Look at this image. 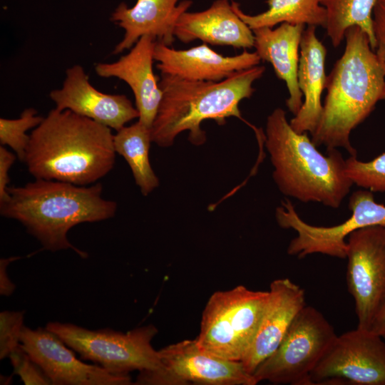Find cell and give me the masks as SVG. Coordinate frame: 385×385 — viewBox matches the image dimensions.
<instances>
[{
    "mask_svg": "<svg viewBox=\"0 0 385 385\" xmlns=\"http://www.w3.org/2000/svg\"><path fill=\"white\" fill-rule=\"evenodd\" d=\"M154 59L161 74L190 81H220L234 73L259 65L256 52L244 51L234 56H224L206 44L186 50H176L156 41Z\"/></svg>",
    "mask_w": 385,
    "mask_h": 385,
    "instance_id": "obj_15",
    "label": "cell"
},
{
    "mask_svg": "<svg viewBox=\"0 0 385 385\" xmlns=\"http://www.w3.org/2000/svg\"><path fill=\"white\" fill-rule=\"evenodd\" d=\"M49 96L57 110L71 111L116 131L139 118L138 109L126 96L98 91L91 84L80 65L66 70L62 88L53 90Z\"/></svg>",
    "mask_w": 385,
    "mask_h": 385,
    "instance_id": "obj_14",
    "label": "cell"
},
{
    "mask_svg": "<svg viewBox=\"0 0 385 385\" xmlns=\"http://www.w3.org/2000/svg\"><path fill=\"white\" fill-rule=\"evenodd\" d=\"M16 158V156L4 145L0 146V202L5 201L9 197L7 192L10 181L9 171Z\"/></svg>",
    "mask_w": 385,
    "mask_h": 385,
    "instance_id": "obj_29",
    "label": "cell"
},
{
    "mask_svg": "<svg viewBox=\"0 0 385 385\" xmlns=\"http://www.w3.org/2000/svg\"><path fill=\"white\" fill-rule=\"evenodd\" d=\"M21 347L41 366L54 385H129V375L109 373L98 365L78 359L72 349L45 328L24 326Z\"/></svg>",
    "mask_w": 385,
    "mask_h": 385,
    "instance_id": "obj_13",
    "label": "cell"
},
{
    "mask_svg": "<svg viewBox=\"0 0 385 385\" xmlns=\"http://www.w3.org/2000/svg\"><path fill=\"white\" fill-rule=\"evenodd\" d=\"M304 29V25L282 23L276 29L261 27L252 30L255 52L261 61L270 63L277 76L285 82L289 92L286 105L294 115L303 103L297 72L299 49Z\"/></svg>",
    "mask_w": 385,
    "mask_h": 385,
    "instance_id": "obj_20",
    "label": "cell"
},
{
    "mask_svg": "<svg viewBox=\"0 0 385 385\" xmlns=\"http://www.w3.org/2000/svg\"><path fill=\"white\" fill-rule=\"evenodd\" d=\"M192 4L191 0H137L133 6L128 7L121 2L111 16L112 21L125 30L113 53L130 49L145 35L170 46L175 39L178 19Z\"/></svg>",
    "mask_w": 385,
    "mask_h": 385,
    "instance_id": "obj_18",
    "label": "cell"
},
{
    "mask_svg": "<svg viewBox=\"0 0 385 385\" xmlns=\"http://www.w3.org/2000/svg\"><path fill=\"white\" fill-rule=\"evenodd\" d=\"M356 328L337 336L310 375V384L385 385V342Z\"/></svg>",
    "mask_w": 385,
    "mask_h": 385,
    "instance_id": "obj_11",
    "label": "cell"
},
{
    "mask_svg": "<svg viewBox=\"0 0 385 385\" xmlns=\"http://www.w3.org/2000/svg\"><path fill=\"white\" fill-rule=\"evenodd\" d=\"M102 192L101 183L86 187L36 179L21 187H8L9 197L0 202V214L20 222L44 250L72 249L86 258L87 253L74 247L67 234L76 225L115 215L117 203L103 199Z\"/></svg>",
    "mask_w": 385,
    "mask_h": 385,
    "instance_id": "obj_3",
    "label": "cell"
},
{
    "mask_svg": "<svg viewBox=\"0 0 385 385\" xmlns=\"http://www.w3.org/2000/svg\"><path fill=\"white\" fill-rule=\"evenodd\" d=\"M156 41L152 36H143L130 52L117 61L99 63L95 67L99 76L115 77L130 86L139 112L138 121L150 128L163 96L153 69Z\"/></svg>",
    "mask_w": 385,
    "mask_h": 385,
    "instance_id": "obj_17",
    "label": "cell"
},
{
    "mask_svg": "<svg viewBox=\"0 0 385 385\" xmlns=\"http://www.w3.org/2000/svg\"><path fill=\"white\" fill-rule=\"evenodd\" d=\"M36 114L37 111L30 108L25 109L19 118H0V143L9 145L21 161L24 160L30 140L26 132L37 127L44 118Z\"/></svg>",
    "mask_w": 385,
    "mask_h": 385,
    "instance_id": "obj_25",
    "label": "cell"
},
{
    "mask_svg": "<svg viewBox=\"0 0 385 385\" xmlns=\"http://www.w3.org/2000/svg\"><path fill=\"white\" fill-rule=\"evenodd\" d=\"M174 36L185 43L199 39L237 48H250L255 42L252 30L235 12L228 0H216L202 11L184 12L175 24Z\"/></svg>",
    "mask_w": 385,
    "mask_h": 385,
    "instance_id": "obj_19",
    "label": "cell"
},
{
    "mask_svg": "<svg viewBox=\"0 0 385 385\" xmlns=\"http://www.w3.org/2000/svg\"><path fill=\"white\" fill-rule=\"evenodd\" d=\"M9 357L14 374L19 376L24 384H52L41 366L21 347V344L10 354Z\"/></svg>",
    "mask_w": 385,
    "mask_h": 385,
    "instance_id": "obj_28",
    "label": "cell"
},
{
    "mask_svg": "<svg viewBox=\"0 0 385 385\" xmlns=\"http://www.w3.org/2000/svg\"><path fill=\"white\" fill-rule=\"evenodd\" d=\"M24 317V311L0 313V359L9 357L20 345Z\"/></svg>",
    "mask_w": 385,
    "mask_h": 385,
    "instance_id": "obj_27",
    "label": "cell"
},
{
    "mask_svg": "<svg viewBox=\"0 0 385 385\" xmlns=\"http://www.w3.org/2000/svg\"><path fill=\"white\" fill-rule=\"evenodd\" d=\"M11 377L2 376H1V384H11Z\"/></svg>",
    "mask_w": 385,
    "mask_h": 385,
    "instance_id": "obj_34",
    "label": "cell"
},
{
    "mask_svg": "<svg viewBox=\"0 0 385 385\" xmlns=\"http://www.w3.org/2000/svg\"><path fill=\"white\" fill-rule=\"evenodd\" d=\"M327 48L316 35V26H307L302 34L297 72L299 90L304 101L299 112L291 119V127L298 133L312 134L320 120L325 89Z\"/></svg>",
    "mask_w": 385,
    "mask_h": 385,
    "instance_id": "obj_21",
    "label": "cell"
},
{
    "mask_svg": "<svg viewBox=\"0 0 385 385\" xmlns=\"http://www.w3.org/2000/svg\"><path fill=\"white\" fill-rule=\"evenodd\" d=\"M374 31L377 41H385V0H376L373 11Z\"/></svg>",
    "mask_w": 385,
    "mask_h": 385,
    "instance_id": "obj_30",
    "label": "cell"
},
{
    "mask_svg": "<svg viewBox=\"0 0 385 385\" xmlns=\"http://www.w3.org/2000/svg\"><path fill=\"white\" fill-rule=\"evenodd\" d=\"M19 257H11L9 258L1 259L0 261V293L4 296L11 295L15 290V285L11 282L8 277L6 267L14 260Z\"/></svg>",
    "mask_w": 385,
    "mask_h": 385,
    "instance_id": "obj_31",
    "label": "cell"
},
{
    "mask_svg": "<svg viewBox=\"0 0 385 385\" xmlns=\"http://www.w3.org/2000/svg\"><path fill=\"white\" fill-rule=\"evenodd\" d=\"M46 328L82 359L93 361L111 374L126 376L135 370L155 371L162 368L159 351L151 344L158 333L153 324L125 333L111 329L91 330L58 322H48Z\"/></svg>",
    "mask_w": 385,
    "mask_h": 385,
    "instance_id": "obj_7",
    "label": "cell"
},
{
    "mask_svg": "<svg viewBox=\"0 0 385 385\" xmlns=\"http://www.w3.org/2000/svg\"><path fill=\"white\" fill-rule=\"evenodd\" d=\"M376 1L320 0L327 12V34L334 47L340 45L349 27L356 26L367 34L372 49L376 51L377 41L373 23Z\"/></svg>",
    "mask_w": 385,
    "mask_h": 385,
    "instance_id": "obj_24",
    "label": "cell"
},
{
    "mask_svg": "<svg viewBox=\"0 0 385 385\" xmlns=\"http://www.w3.org/2000/svg\"><path fill=\"white\" fill-rule=\"evenodd\" d=\"M332 324L313 307L296 315L278 348L252 374L257 383L309 385L310 375L334 341Z\"/></svg>",
    "mask_w": 385,
    "mask_h": 385,
    "instance_id": "obj_8",
    "label": "cell"
},
{
    "mask_svg": "<svg viewBox=\"0 0 385 385\" xmlns=\"http://www.w3.org/2000/svg\"><path fill=\"white\" fill-rule=\"evenodd\" d=\"M265 71V66L257 65L220 81H190L161 74L159 86L163 96L150 128L152 142L170 147L180 133L188 130L190 142L200 145L206 140L200 127L205 120H214L218 125H224L232 116L242 120L239 104L252 96L253 83Z\"/></svg>",
    "mask_w": 385,
    "mask_h": 385,
    "instance_id": "obj_4",
    "label": "cell"
},
{
    "mask_svg": "<svg viewBox=\"0 0 385 385\" xmlns=\"http://www.w3.org/2000/svg\"><path fill=\"white\" fill-rule=\"evenodd\" d=\"M269 292L253 342L241 361L252 374L278 348L294 317L306 305L304 289L288 278L272 281Z\"/></svg>",
    "mask_w": 385,
    "mask_h": 385,
    "instance_id": "obj_16",
    "label": "cell"
},
{
    "mask_svg": "<svg viewBox=\"0 0 385 385\" xmlns=\"http://www.w3.org/2000/svg\"><path fill=\"white\" fill-rule=\"evenodd\" d=\"M369 330L385 339V297L376 312Z\"/></svg>",
    "mask_w": 385,
    "mask_h": 385,
    "instance_id": "obj_32",
    "label": "cell"
},
{
    "mask_svg": "<svg viewBox=\"0 0 385 385\" xmlns=\"http://www.w3.org/2000/svg\"><path fill=\"white\" fill-rule=\"evenodd\" d=\"M150 143V128L140 121L123 127L113 135L115 153L127 161L136 185L145 196L159 185V179L149 161Z\"/></svg>",
    "mask_w": 385,
    "mask_h": 385,
    "instance_id": "obj_23",
    "label": "cell"
},
{
    "mask_svg": "<svg viewBox=\"0 0 385 385\" xmlns=\"http://www.w3.org/2000/svg\"><path fill=\"white\" fill-rule=\"evenodd\" d=\"M264 141L274 169L273 179L282 194L332 208L341 205L353 183L337 148L327 150V155L321 153L307 133L291 127L280 108L267 118Z\"/></svg>",
    "mask_w": 385,
    "mask_h": 385,
    "instance_id": "obj_5",
    "label": "cell"
},
{
    "mask_svg": "<svg viewBox=\"0 0 385 385\" xmlns=\"http://www.w3.org/2000/svg\"><path fill=\"white\" fill-rule=\"evenodd\" d=\"M376 52L379 56L385 68V41L378 43ZM383 101H385V93L383 97Z\"/></svg>",
    "mask_w": 385,
    "mask_h": 385,
    "instance_id": "obj_33",
    "label": "cell"
},
{
    "mask_svg": "<svg viewBox=\"0 0 385 385\" xmlns=\"http://www.w3.org/2000/svg\"><path fill=\"white\" fill-rule=\"evenodd\" d=\"M346 281L355 302L357 328L369 330L385 297V228L369 226L346 240Z\"/></svg>",
    "mask_w": 385,
    "mask_h": 385,
    "instance_id": "obj_12",
    "label": "cell"
},
{
    "mask_svg": "<svg viewBox=\"0 0 385 385\" xmlns=\"http://www.w3.org/2000/svg\"><path fill=\"white\" fill-rule=\"evenodd\" d=\"M346 173L359 187L372 192H385V152L368 162L350 156L346 159Z\"/></svg>",
    "mask_w": 385,
    "mask_h": 385,
    "instance_id": "obj_26",
    "label": "cell"
},
{
    "mask_svg": "<svg viewBox=\"0 0 385 385\" xmlns=\"http://www.w3.org/2000/svg\"><path fill=\"white\" fill-rule=\"evenodd\" d=\"M344 39V53L327 76L322 114L311 140L317 147L343 148L356 156L350 134L383 101L385 68L359 26L349 27Z\"/></svg>",
    "mask_w": 385,
    "mask_h": 385,
    "instance_id": "obj_2",
    "label": "cell"
},
{
    "mask_svg": "<svg viewBox=\"0 0 385 385\" xmlns=\"http://www.w3.org/2000/svg\"><path fill=\"white\" fill-rule=\"evenodd\" d=\"M349 209L351 215L344 222L331 227L314 226L302 220L289 200L282 201L276 210L277 222L281 227L297 232L287 247V253L298 258L320 253L344 259L346 238L351 232L369 226L385 228V205L374 200L371 191L354 192L349 197Z\"/></svg>",
    "mask_w": 385,
    "mask_h": 385,
    "instance_id": "obj_9",
    "label": "cell"
},
{
    "mask_svg": "<svg viewBox=\"0 0 385 385\" xmlns=\"http://www.w3.org/2000/svg\"><path fill=\"white\" fill-rule=\"evenodd\" d=\"M111 129L71 111L54 108L32 130L24 162L36 179L94 183L114 166Z\"/></svg>",
    "mask_w": 385,
    "mask_h": 385,
    "instance_id": "obj_1",
    "label": "cell"
},
{
    "mask_svg": "<svg viewBox=\"0 0 385 385\" xmlns=\"http://www.w3.org/2000/svg\"><path fill=\"white\" fill-rule=\"evenodd\" d=\"M266 2L267 10L255 15L244 13L235 1H232L231 5L252 30L261 27L273 28L282 23L326 27L327 12L320 0H267Z\"/></svg>",
    "mask_w": 385,
    "mask_h": 385,
    "instance_id": "obj_22",
    "label": "cell"
},
{
    "mask_svg": "<svg viewBox=\"0 0 385 385\" xmlns=\"http://www.w3.org/2000/svg\"><path fill=\"white\" fill-rule=\"evenodd\" d=\"M269 295V291L243 285L214 292L202 312L195 339L199 345L217 356L241 361L253 342Z\"/></svg>",
    "mask_w": 385,
    "mask_h": 385,
    "instance_id": "obj_6",
    "label": "cell"
},
{
    "mask_svg": "<svg viewBox=\"0 0 385 385\" xmlns=\"http://www.w3.org/2000/svg\"><path fill=\"white\" fill-rule=\"evenodd\" d=\"M158 351L162 368L155 371H140L135 384H257L241 361L212 354L201 347L196 339H185Z\"/></svg>",
    "mask_w": 385,
    "mask_h": 385,
    "instance_id": "obj_10",
    "label": "cell"
}]
</instances>
